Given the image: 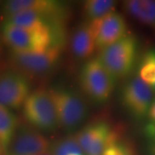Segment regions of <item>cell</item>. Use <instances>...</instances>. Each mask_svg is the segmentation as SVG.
Returning <instances> with one entry per match:
<instances>
[{"label":"cell","instance_id":"obj_1","mask_svg":"<svg viewBox=\"0 0 155 155\" xmlns=\"http://www.w3.org/2000/svg\"><path fill=\"white\" fill-rule=\"evenodd\" d=\"M2 38L11 51H45L51 48H61L64 41V28L48 25L28 28L5 22Z\"/></svg>","mask_w":155,"mask_h":155},{"label":"cell","instance_id":"obj_2","mask_svg":"<svg viewBox=\"0 0 155 155\" xmlns=\"http://www.w3.org/2000/svg\"><path fill=\"white\" fill-rule=\"evenodd\" d=\"M137 40L130 34L115 43L100 50L98 60L115 79L127 77L132 72L137 57Z\"/></svg>","mask_w":155,"mask_h":155},{"label":"cell","instance_id":"obj_3","mask_svg":"<svg viewBox=\"0 0 155 155\" xmlns=\"http://www.w3.org/2000/svg\"><path fill=\"white\" fill-rule=\"evenodd\" d=\"M61 48L54 47L45 51H11L8 62L12 70L25 77H41L52 72L60 60Z\"/></svg>","mask_w":155,"mask_h":155},{"label":"cell","instance_id":"obj_4","mask_svg":"<svg viewBox=\"0 0 155 155\" xmlns=\"http://www.w3.org/2000/svg\"><path fill=\"white\" fill-rule=\"evenodd\" d=\"M79 83L83 91L97 103H104L115 90L116 79L98 58L87 61L79 73Z\"/></svg>","mask_w":155,"mask_h":155},{"label":"cell","instance_id":"obj_5","mask_svg":"<svg viewBox=\"0 0 155 155\" xmlns=\"http://www.w3.org/2000/svg\"><path fill=\"white\" fill-rule=\"evenodd\" d=\"M50 93L55 106L59 126L67 131L75 130L88 115V107L84 100L69 89H52Z\"/></svg>","mask_w":155,"mask_h":155},{"label":"cell","instance_id":"obj_6","mask_svg":"<svg viewBox=\"0 0 155 155\" xmlns=\"http://www.w3.org/2000/svg\"><path fill=\"white\" fill-rule=\"evenodd\" d=\"M26 121L42 131H52L59 126L57 113L50 91L37 89L30 92L22 105Z\"/></svg>","mask_w":155,"mask_h":155},{"label":"cell","instance_id":"obj_7","mask_svg":"<svg viewBox=\"0 0 155 155\" xmlns=\"http://www.w3.org/2000/svg\"><path fill=\"white\" fill-rule=\"evenodd\" d=\"M116 134L110 123L104 120L93 121L75 134L84 155H103Z\"/></svg>","mask_w":155,"mask_h":155},{"label":"cell","instance_id":"obj_8","mask_svg":"<svg viewBox=\"0 0 155 155\" xmlns=\"http://www.w3.org/2000/svg\"><path fill=\"white\" fill-rule=\"evenodd\" d=\"M30 94V83L27 77L14 70L0 72V104L17 110L23 105Z\"/></svg>","mask_w":155,"mask_h":155},{"label":"cell","instance_id":"obj_9","mask_svg":"<svg viewBox=\"0 0 155 155\" xmlns=\"http://www.w3.org/2000/svg\"><path fill=\"white\" fill-rule=\"evenodd\" d=\"M153 90L139 76L128 80L122 91L124 107L137 118L145 116L153 103Z\"/></svg>","mask_w":155,"mask_h":155},{"label":"cell","instance_id":"obj_10","mask_svg":"<svg viewBox=\"0 0 155 155\" xmlns=\"http://www.w3.org/2000/svg\"><path fill=\"white\" fill-rule=\"evenodd\" d=\"M96 40V48L102 50L127 35V25L121 13L113 11L102 19L90 22Z\"/></svg>","mask_w":155,"mask_h":155},{"label":"cell","instance_id":"obj_11","mask_svg":"<svg viewBox=\"0 0 155 155\" xmlns=\"http://www.w3.org/2000/svg\"><path fill=\"white\" fill-rule=\"evenodd\" d=\"M49 140L36 129L18 127L5 149L6 155H38L50 149Z\"/></svg>","mask_w":155,"mask_h":155},{"label":"cell","instance_id":"obj_12","mask_svg":"<svg viewBox=\"0 0 155 155\" xmlns=\"http://www.w3.org/2000/svg\"><path fill=\"white\" fill-rule=\"evenodd\" d=\"M96 40L90 22L79 25L71 38V49L78 59H87L96 49Z\"/></svg>","mask_w":155,"mask_h":155},{"label":"cell","instance_id":"obj_13","mask_svg":"<svg viewBox=\"0 0 155 155\" xmlns=\"http://www.w3.org/2000/svg\"><path fill=\"white\" fill-rule=\"evenodd\" d=\"M123 8L129 16L155 31V0H127Z\"/></svg>","mask_w":155,"mask_h":155},{"label":"cell","instance_id":"obj_14","mask_svg":"<svg viewBox=\"0 0 155 155\" xmlns=\"http://www.w3.org/2000/svg\"><path fill=\"white\" fill-rule=\"evenodd\" d=\"M18 128V120L10 109L0 104V146L7 148Z\"/></svg>","mask_w":155,"mask_h":155},{"label":"cell","instance_id":"obj_15","mask_svg":"<svg viewBox=\"0 0 155 155\" xmlns=\"http://www.w3.org/2000/svg\"><path fill=\"white\" fill-rule=\"evenodd\" d=\"M116 5L113 0H87L84 5V13L89 22L102 19L115 11Z\"/></svg>","mask_w":155,"mask_h":155},{"label":"cell","instance_id":"obj_16","mask_svg":"<svg viewBox=\"0 0 155 155\" xmlns=\"http://www.w3.org/2000/svg\"><path fill=\"white\" fill-rule=\"evenodd\" d=\"M50 150L54 155H84L75 134L67 135L57 140Z\"/></svg>","mask_w":155,"mask_h":155},{"label":"cell","instance_id":"obj_17","mask_svg":"<svg viewBox=\"0 0 155 155\" xmlns=\"http://www.w3.org/2000/svg\"><path fill=\"white\" fill-rule=\"evenodd\" d=\"M139 77L153 87L155 84V49H150L142 56L139 67Z\"/></svg>","mask_w":155,"mask_h":155},{"label":"cell","instance_id":"obj_18","mask_svg":"<svg viewBox=\"0 0 155 155\" xmlns=\"http://www.w3.org/2000/svg\"><path fill=\"white\" fill-rule=\"evenodd\" d=\"M103 155H136V153L130 142L120 138L117 134L108 145Z\"/></svg>","mask_w":155,"mask_h":155},{"label":"cell","instance_id":"obj_19","mask_svg":"<svg viewBox=\"0 0 155 155\" xmlns=\"http://www.w3.org/2000/svg\"><path fill=\"white\" fill-rule=\"evenodd\" d=\"M145 134L148 140V147L152 155H155V123L151 122L145 127Z\"/></svg>","mask_w":155,"mask_h":155},{"label":"cell","instance_id":"obj_20","mask_svg":"<svg viewBox=\"0 0 155 155\" xmlns=\"http://www.w3.org/2000/svg\"><path fill=\"white\" fill-rule=\"evenodd\" d=\"M148 116H149V118L151 119L152 122H154L155 123V100L153 101L152 104L150 106L149 110H148Z\"/></svg>","mask_w":155,"mask_h":155},{"label":"cell","instance_id":"obj_21","mask_svg":"<svg viewBox=\"0 0 155 155\" xmlns=\"http://www.w3.org/2000/svg\"><path fill=\"white\" fill-rule=\"evenodd\" d=\"M38 155H54L53 154V153L51 152V150H48V151H46L44 153H40Z\"/></svg>","mask_w":155,"mask_h":155},{"label":"cell","instance_id":"obj_22","mask_svg":"<svg viewBox=\"0 0 155 155\" xmlns=\"http://www.w3.org/2000/svg\"><path fill=\"white\" fill-rule=\"evenodd\" d=\"M1 68H2V64H1V62H0V72H2V71H1Z\"/></svg>","mask_w":155,"mask_h":155},{"label":"cell","instance_id":"obj_23","mask_svg":"<svg viewBox=\"0 0 155 155\" xmlns=\"http://www.w3.org/2000/svg\"><path fill=\"white\" fill-rule=\"evenodd\" d=\"M152 88H153V91H155V84L153 86V87H152Z\"/></svg>","mask_w":155,"mask_h":155},{"label":"cell","instance_id":"obj_24","mask_svg":"<svg viewBox=\"0 0 155 155\" xmlns=\"http://www.w3.org/2000/svg\"><path fill=\"white\" fill-rule=\"evenodd\" d=\"M1 4H2V2H1V1H0V5H1Z\"/></svg>","mask_w":155,"mask_h":155},{"label":"cell","instance_id":"obj_25","mask_svg":"<svg viewBox=\"0 0 155 155\" xmlns=\"http://www.w3.org/2000/svg\"><path fill=\"white\" fill-rule=\"evenodd\" d=\"M0 51H1V45H0Z\"/></svg>","mask_w":155,"mask_h":155},{"label":"cell","instance_id":"obj_26","mask_svg":"<svg viewBox=\"0 0 155 155\" xmlns=\"http://www.w3.org/2000/svg\"><path fill=\"white\" fill-rule=\"evenodd\" d=\"M0 153H1V149H0Z\"/></svg>","mask_w":155,"mask_h":155},{"label":"cell","instance_id":"obj_27","mask_svg":"<svg viewBox=\"0 0 155 155\" xmlns=\"http://www.w3.org/2000/svg\"><path fill=\"white\" fill-rule=\"evenodd\" d=\"M73 155H76V154H73Z\"/></svg>","mask_w":155,"mask_h":155}]
</instances>
